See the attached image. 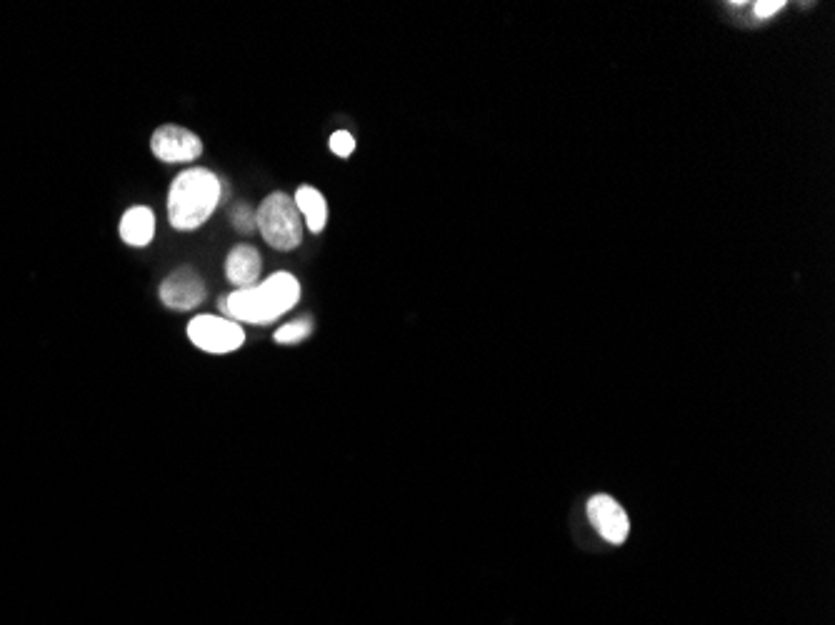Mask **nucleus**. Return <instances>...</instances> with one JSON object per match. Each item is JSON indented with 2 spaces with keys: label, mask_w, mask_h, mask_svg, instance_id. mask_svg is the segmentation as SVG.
<instances>
[{
  "label": "nucleus",
  "mask_w": 835,
  "mask_h": 625,
  "mask_svg": "<svg viewBox=\"0 0 835 625\" xmlns=\"http://www.w3.org/2000/svg\"><path fill=\"white\" fill-rule=\"evenodd\" d=\"M208 295L205 280L193 268H178L160 283V300L170 310L198 308Z\"/></svg>",
  "instance_id": "423d86ee"
},
{
  "label": "nucleus",
  "mask_w": 835,
  "mask_h": 625,
  "mask_svg": "<svg viewBox=\"0 0 835 625\" xmlns=\"http://www.w3.org/2000/svg\"><path fill=\"white\" fill-rule=\"evenodd\" d=\"M223 200V180L208 168H188L168 190V220L175 230H195Z\"/></svg>",
  "instance_id": "f03ea898"
},
{
  "label": "nucleus",
  "mask_w": 835,
  "mask_h": 625,
  "mask_svg": "<svg viewBox=\"0 0 835 625\" xmlns=\"http://www.w3.org/2000/svg\"><path fill=\"white\" fill-rule=\"evenodd\" d=\"M260 270H263V258L248 243L235 245L228 253V258H225V278L235 285V290L258 285Z\"/></svg>",
  "instance_id": "6e6552de"
},
{
  "label": "nucleus",
  "mask_w": 835,
  "mask_h": 625,
  "mask_svg": "<svg viewBox=\"0 0 835 625\" xmlns=\"http://www.w3.org/2000/svg\"><path fill=\"white\" fill-rule=\"evenodd\" d=\"M310 330H313V323L310 320H293V323H285L280 325L278 330H275V343H283V345H290V343H298V340L308 338Z\"/></svg>",
  "instance_id": "9b49d317"
},
{
  "label": "nucleus",
  "mask_w": 835,
  "mask_h": 625,
  "mask_svg": "<svg viewBox=\"0 0 835 625\" xmlns=\"http://www.w3.org/2000/svg\"><path fill=\"white\" fill-rule=\"evenodd\" d=\"M188 338L205 353H233L245 343V330L223 315H198L188 323Z\"/></svg>",
  "instance_id": "20e7f679"
},
{
  "label": "nucleus",
  "mask_w": 835,
  "mask_h": 625,
  "mask_svg": "<svg viewBox=\"0 0 835 625\" xmlns=\"http://www.w3.org/2000/svg\"><path fill=\"white\" fill-rule=\"evenodd\" d=\"M295 208L305 218V225H308L310 233H320L328 223V203H325L323 193L315 190L313 185H300L295 190Z\"/></svg>",
  "instance_id": "9d476101"
},
{
  "label": "nucleus",
  "mask_w": 835,
  "mask_h": 625,
  "mask_svg": "<svg viewBox=\"0 0 835 625\" xmlns=\"http://www.w3.org/2000/svg\"><path fill=\"white\" fill-rule=\"evenodd\" d=\"M150 150L163 163H193L203 153V140L183 125H160L150 138Z\"/></svg>",
  "instance_id": "39448f33"
},
{
  "label": "nucleus",
  "mask_w": 835,
  "mask_h": 625,
  "mask_svg": "<svg viewBox=\"0 0 835 625\" xmlns=\"http://www.w3.org/2000/svg\"><path fill=\"white\" fill-rule=\"evenodd\" d=\"M300 300V283L290 273H275L260 285L238 288L220 300V308L235 323L265 325L288 313Z\"/></svg>",
  "instance_id": "f257e3e1"
},
{
  "label": "nucleus",
  "mask_w": 835,
  "mask_h": 625,
  "mask_svg": "<svg viewBox=\"0 0 835 625\" xmlns=\"http://www.w3.org/2000/svg\"><path fill=\"white\" fill-rule=\"evenodd\" d=\"M118 233L130 248H145L155 235V213L148 205H133L123 213L118 223Z\"/></svg>",
  "instance_id": "1a4fd4ad"
},
{
  "label": "nucleus",
  "mask_w": 835,
  "mask_h": 625,
  "mask_svg": "<svg viewBox=\"0 0 835 625\" xmlns=\"http://www.w3.org/2000/svg\"><path fill=\"white\" fill-rule=\"evenodd\" d=\"M330 150H333L335 155H340V158H348L355 150V138L348 130H335V133L330 135Z\"/></svg>",
  "instance_id": "f8f14e48"
},
{
  "label": "nucleus",
  "mask_w": 835,
  "mask_h": 625,
  "mask_svg": "<svg viewBox=\"0 0 835 625\" xmlns=\"http://www.w3.org/2000/svg\"><path fill=\"white\" fill-rule=\"evenodd\" d=\"M255 223H258L265 243L273 245L275 250H293L303 240L300 213L295 208V200L285 193H270L260 203Z\"/></svg>",
  "instance_id": "7ed1b4c3"
},
{
  "label": "nucleus",
  "mask_w": 835,
  "mask_h": 625,
  "mask_svg": "<svg viewBox=\"0 0 835 625\" xmlns=\"http://www.w3.org/2000/svg\"><path fill=\"white\" fill-rule=\"evenodd\" d=\"M783 8V0H763V3H755V18H770V15L780 13Z\"/></svg>",
  "instance_id": "4468645a"
},
{
  "label": "nucleus",
  "mask_w": 835,
  "mask_h": 625,
  "mask_svg": "<svg viewBox=\"0 0 835 625\" xmlns=\"http://www.w3.org/2000/svg\"><path fill=\"white\" fill-rule=\"evenodd\" d=\"M588 518L590 523H593V528L598 530L600 538H605L608 543L620 545L628 538V515H625L620 503H615L610 495H593V498L588 500Z\"/></svg>",
  "instance_id": "0eeeda50"
},
{
  "label": "nucleus",
  "mask_w": 835,
  "mask_h": 625,
  "mask_svg": "<svg viewBox=\"0 0 835 625\" xmlns=\"http://www.w3.org/2000/svg\"><path fill=\"white\" fill-rule=\"evenodd\" d=\"M230 218H233L235 230H243V233H250L253 228H258V223H255L253 208H250V205H245V203L235 205L233 215H230Z\"/></svg>",
  "instance_id": "ddd939ff"
}]
</instances>
